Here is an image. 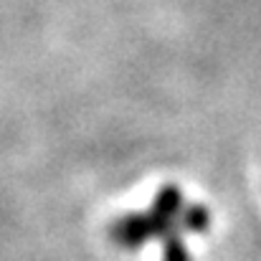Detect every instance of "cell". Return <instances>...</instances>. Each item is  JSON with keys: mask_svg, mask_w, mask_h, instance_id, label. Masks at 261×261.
<instances>
[{"mask_svg": "<svg viewBox=\"0 0 261 261\" xmlns=\"http://www.w3.org/2000/svg\"><path fill=\"white\" fill-rule=\"evenodd\" d=\"M175 226L150 213H127L109 226V241L119 249H140L152 239H163L173 233Z\"/></svg>", "mask_w": 261, "mask_h": 261, "instance_id": "cell-1", "label": "cell"}, {"mask_svg": "<svg viewBox=\"0 0 261 261\" xmlns=\"http://www.w3.org/2000/svg\"><path fill=\"white\" fill-rule=\"evenodd\" d=\"M158 218H163L165 223L175 226L177 223V216L182 211V193L175 188V185H165L158 190L155 200H152V208H150Z\"/></svg>", "mask_w": 261, "mask_h": 261, "instance_id": "cell-2", "label": "cell"}, {"mask_svg": "<svg viewBox=\"0 0 261 261\" xmlns=\"http://www.w3.org/2000/svg\"><path fill=\"white\" fill-rule=\"evenodd\" d=\"M160 241H163V261H190V251H188L185 241L177 239L175 231L163 236Z\"/></svg>", "mask_w": 261, "mask_h": 261, "instance_id": "cell-4", "label": "cell"}, {"mask_svg": "<svg viewBox=\"0 0 261 261\" xmlns=\"http://www.w3.org/2000/svg\"><path fill=\"white\" fill-rule=\"evenodd\" d=\"M177 223L190 233H203V231L211 228V211L205 205H188V208L180 211Z\"/></svg>", "mask_w": 261, "mask_h": 261, "instance_id": "cell-3", "label": "cell"}]
</instances>
